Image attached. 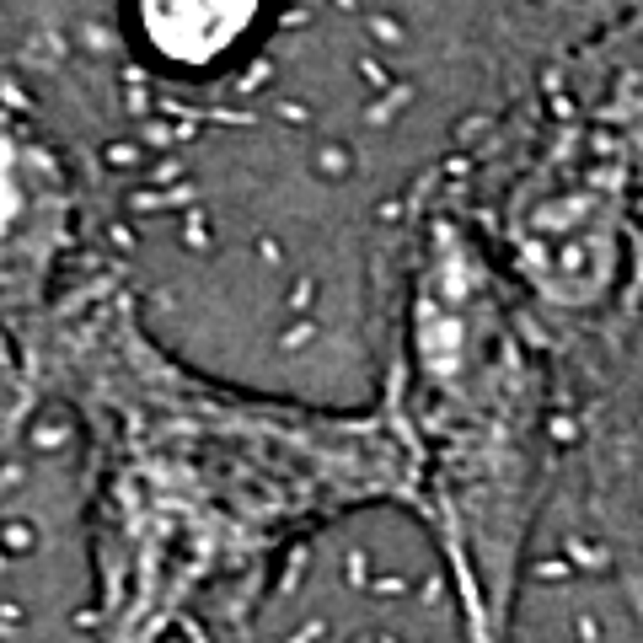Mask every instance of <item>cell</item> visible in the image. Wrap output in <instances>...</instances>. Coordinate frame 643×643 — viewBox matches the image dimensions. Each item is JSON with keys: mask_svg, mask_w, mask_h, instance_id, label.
Wrapping results in <instances>:
<instances>
[{"mask_svg": "<svg viewBox=\"0 0 643 643\" xmlns=\"http://www.w3.org/2000/svg\"><path fill=\"white\" fill-rule=\"evenodd\" d=\"M91 418V627L102 638L231 632L295 542L364 504L413 510V445L391 402L328 413L247 397L161 354L102 295L60 332Z\"/></svg>", "mask_w": 643, "mask_h": 643, "instance_id": "obj_1", "label": "cell"}, {"mask_svg": "<svg viewBox=\"0 0 643 643\" xmlns=\"http://www.w3.org/2000/svg\"><path fill=\"white\" fill-rule=\"evenodd\" d=\"M386 402L466 632L504 638L552 472V370L498 247L445 209L413 236Z\"/></svg>", "mask_w": 643, "mask_h": 643, "instance_id": "obj_2", "label": "cell"}, {"mask_svg": "<svg viewBox=\"0 0 643 643\" xmlns=\"http://www.w3.org/2000/svg\"><path fill=\"white\" fill-rule=\"evenodd\" d=\"M498 257L536 316L595 328L643 274V27L510 182Z\"/></svg>", "mask_w": 643, "mask_h": 643, "instance_id": "obj_3", "label": "cell"}, {"mask_svg": "<svg viewBox=\"0 0 643 643\" xmlns=\"http://www.w3.org/2000/svg\"><path fill=\"white\" fill-rule=\"evenodd\" d=\"M65 177L43 145L0 134V306L33 311L65 247Z\"/></svg>", "mask_w": 643, "mask_h": 643, "instance_id": "obj_4", "label": "cell"}, {"mask_svg": "<svg viewBox=\"0 0 643 643\" xmlns=\"http://www.w3.org/2000/svg\"><path fill=\"white\" fill-rule=\"evenodd\" d=\"M263 16V0H140V33L150 54L177 70L220 65L242 49Z\"/></svg>", "mask_w": 643, "mask_h": 643, "instance_id": "obj_5", "label": "cell"}, {"mask_svg": "<svg viewBox=\"0 0 643 643\" xmlns=\"http://www.w3.org/2000/svg\"><path fill=\"white\" fill-rule=\"evenodd\" d=\"M622 493H627V510H622L617 531H622V542H627V574H632V584H638V600H643V472L622 477Z\"/></svg>", "mask_w": 643, "mask_h": 643, "instance_id": "obj_6", "label": "cell"}]
</instances>
